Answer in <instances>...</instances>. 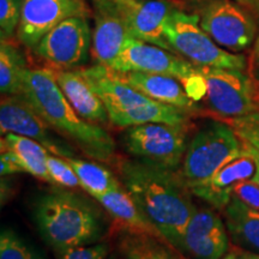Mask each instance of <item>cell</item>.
Instances as JSON below:
<instances>
[{"label":"cell","mask_w":259,"mask_h":259,"mask_svg":"<svg viewBox=\"0 0 259 259\" xmlns=\"http://www.w3.org/2000/svg\"><path fill=\"white\" fill-rule=\"evenodd\" d=\"M120 181L138 208L167 244L179 250L184 233L197 210L192 192L179 170L137 158L116 161Z\"/></svg>","instance_id":"6da1fadb"},{"label":"cell","mask_w":259,"mask_h":259,"mask_svg":"<svg viewBox=\"0 0 259 259\" xmlns=\"http://www.w3.org/2000/svg\"><path fill=\"white\" fill-rule=\"evenodd\" d=\"M23 96L52 130L70 139L82 153L99 162H111L116 145L108 131L77 114L61 92L54 70L28 69L24 74Z\"/></svg>","instance_id":"7a4b0ae2"},{"label":"cell","mask_w":259,"mask_h":259,"mask_svg":"<svg viewBox=\"0 0 259 259\" xmlns=\"http://www.w3.org/2000/svg\"><path fill=\"white\" fill-rule=\"evenodd\" d=\"M34 219L45 241L57 252L95 244L102 238V216L85 198L69 191L42 194Z\"/></svg>","instance_id":"3957f363"},{"label":"cell","mask_w":259,"mask_h":259,"mask_svg":"<svg viewBox=\"0 0 259 259\" xmlns=\"http://www.w3.org/2000/svg\"><path fill=\"white\" fill-rule=\"evenodd\" d=\"M79 71L102 100L109 121L118 127L147 122L190 125L191 113L150 99L119 79L112 69L96 64Z\"/></svg>","instance_id":"277c9868"},{"label":"cell","mask_w":259,"mask_h":259,"mask_svg":"<svg viewBox=\"0 0 259 259\" xmlns=\"http://www.w3.org/2000/svg\"><path fill=\"white\" fill-rule=\"evenodd\" d=\"M244 149V142L228 122L208 121L190 139L179 174L187 186L205 180L240 156Z\"/></svg>","instance_id":"5b68a950"},{"label":"cell","mask_w":259,"mask_h":259,"mask_svg":"<svg viewBox=\"0 0 259 259\" xmlns=\"http://www.w3.org/2000/svg\"><path fill=\"white\" fill-rule=\"evenodd\" d=\"M164 36L174 53L198 67L245 71V56L222 50L199 24V16L179 9L167 19Z\"/></svg>","instance_id":"8992f818"},{"label":"cell","mask_w":259,"mask_h":259,"mask_svg":"<svg viewBox=\"0 0 259 259\" xmlns=\"http://www.w3.org/2000/svg\"><path fill=\"white\" fill-rule=\"evenodd\" d=\"M190 125L147 122L126 130L125 150L134 158L178 171L189 145Z\"/></svg>","instance_id":"52a82bcc"},{"label":"cell","mask_w":259,"mask_h":259,"mask_svg":"<svg viewBox=\"0 0 259 259\" xmlns=\"http://www.w3.org/2000/svg\"><path fill=\"white\" fill-rule=\"evenodd\" d=\"M206 84L209 108L225 119L239 118L258 111L255 84L241 70L199 67Z\"/></svg>","instance_id":"ba28073f"},{"label":"cell","mask_w":259,"mask_h":259,"mask_svg":"<svg viewBox=\"0 0 259 259\" xmlns=\"http://www.w3.org/2000/svg\"><path fill=\"white\" fill-rule=\"evenodd\" d=\"M199 24L219 46L232 52L247 50L257 32L250 12L232 0L206 3L200 10Z\"/></svg>","instance_id":"9c48e42d"},{"label":"cell","mask_w":259,"mask_h":259,"mask_svg":"<svg viewBox=\"0 0 259 259\" xmlns=\"http://www.w3.org/2000/svg\"><path fill=\"white\" fill-rule=\"evenodd\" d=\"M92 35L85 17H70L47 32L34 50L56 70H70L88 59Z\"/></svg>","instance_id":"30bf717a"},{"label":"cell","mask_w":259,"mask_h":259,"mask_svg":"<svg viewBox=\"0 0 259 259\" xmlns=\"http://www.w3.org/2000/svg\"><path fill=\"white\" fill-rule=\"evenodd\" d=\"M52 127L32 108L23 96L3 95L0 102V131L2 136L12 134L24 136L44 145L51 154L60 157H73L69 144L59 141L52 134Z\"/></svg>","instance_id":"8fae6325"},{"label":"cell","mask_w":259,"mask_h":259,"mask_svg":"<svg viewBox=\"0 0 259 259\" xmlns=\"http://www.w3.org/2000/svg\"><path fill=\"white\" fill-rule=\"evenodd\" d=\"M119 72H148L171 76L181 80L196 73L198 66L185 58L155 45L131 38L111 67Z\"/></svg>","instance_id":"7c38bea8"},{"label":"cell","mask_w":259,"mask_h":259,"mask_svg":"<svg viewBox=\"0 0 259 259\" xmlns=\"http://www.w3.org/2000/svg\"><path fill=\"white\" fill-rule=\"evenodd\" d=\"M88 8L82 0H23L17 28L22 44L34 50L41 38L70 17H85Z\"/></svg>","instance_id":"4fadbf2b"},{"label":"cell","mask_w":259,"mask_h":259,"mask_svg":"<svg viewBox=\"0 0 259 259\" xmlns=\"http://www.w3.org/2000/svg\"><path fill=\"white\" fill-rule=\"evenodd\" d=\"M95 25L90 54L96 64L111 69L132 34L122 9L111 0H94Z\"/></svg>","instance_id":"5bb4252c"},{"label":"cell","mask_w":259,"mask_h":259,"mask_svg":"<svg viewBox=\"0 0 259 259\" xmlns=\"http://www.w3.org/2000/svg\"><path fill=\"white\" fill-rule=\"evenodd\" d=\"M180 252L190 259H221L229 251V236L213 208L197 209L184 233Z\"/></svg>","instance_id":"9a60e30c"},{"label":"cell","mask_w":259,"mask_h":259,"mask_svg":"<svg viewBox=\"0 0 259 259\" xmlns=\"http://www.w3.org/2000/svg\"><path fill=\"white\" fill-rule=\"evenodd\" d=\"M254 173L255 162L245 148L240 156L227 162L208 179L190 184L189 187L193 196L208 203L215 210L223 211L231 202L236 185L252 179Z\"/></svg>","instance_id":"2e32d148"},{"label":"cell","mask_w":259,"mask_h":259,"mask_svg":"<svg viewBox=\"0 0 259 259\" xmlns=\"http://www.w3.org/2000/svg\"><path fill=\"white\" fill-rule=\"evenodd\" d=\"M120 8L127 21L132 37L173 52L164 36V27L168 17L179 10L177 3L173 0H145Z\"/></svg>","instance_id":"e0dca14e"},{"label":"cell","mask_w":259,"mask_h":259,"mask_svg":"<svg viewBox=\"0 0 259 259\" xmlns=\"http://www.w3.org/2000/svg\"><path fill=\"white\" fill-rule=\"evenodd\" d=\"M114 73L122 82L130 84L155 101L174 106L191 114L198 112V107L187 95L183 84L174 77L166 74L137 72V71H130V72L114 71Z\"/></svg>","instance_id":"ac0fdd59"},{"label":"cell","mask_w":259,"mask_h":259,"mask_svg":"<svg viewBox=\"0 0 259 259\" xmlns=\"http://www.w3.org/2000/svg\"><path fill=\"white\" fill-rule=\"evenodd\" d=\"M54 74L61 92L80 118L97 125L109 121L102 100L79 70H54Z\"/></svg>","instance_id":"d6986e66"},{"label":"cell","mask_w":259,"mask_h":259,"mask_svg":"<svg viewBox=\"0 0 259 259\" xmlns=\"http://www.w3.org/2000/svg\"><path fill=\"white\" fill-rule=\"evenodd\" d=\"M125 231L143 233L166 242L161 233L143 215L124 187L93 197ZM167 244V242H166Z\"/></svg>","instance_id":"ffe728a7"},{"label":"cell","mask_w":259,"mask_h":259,"mask_svg":"<svg viewBox=\"0 0 259 259\" xmlns=\"http://www.w3.org/2000/svg\"><path fill=\"white\" fill-rule=\"evenodd\" d=\"M223 218L233 244L241 250L259 254V211L233 196L223 209Z\"/></svg>","instance_id":"44dd1931"},{"label":"cell","mask_w":259,"mask_h":259,"mask_svg":"<svg viewBox=\"0 0 259 259\" xmlns=\"http://www.w3.org/2000/svg\"><path fill=\"white\" fill-rule=\"evenodd\" d=\"M2 148L11 151L25 173L36 179L51 183L47 168L50 151L34 139L10 132L3 136Z\"/></svg>","instance_id":"7402d4cb"},{"label":"cell","mask_w":259,"mask_h":259,"mask_svg":"<svg viewBox=\"0 0 259 259\" xmlns=\"http://www.w3.org/2000/svg\"><path fill=\"white\" fill-rule=\"evenodd\" d=\"M65 158L76 171L82 189L85 190L92 197L124 187L121 181L118 180V178L111 170L96 162L85 161L76 156Z\"/></svg>","instance_id":"603a6c76"},{"label":"cell","mask_w":259,"mask_h":259,"mask_svg":"<svg viewBox=\"0 0 259 259\" xmlns=\"http://www.w3.org/2000/svg\"><path fill=\"white\" fill-rule=\"evenodd\" d=\"M28 67L22 52L10 40L0 44V90L3 95H21Z\"/></svg>","instance_id":"cb8c5ba5"},{"label":"cell","mask_w":259,"mask_h":259,"mask_svg":"<svg viewBox=\"0 0 259 259\" xmlns=\"http://www.w3.org/2000/svg\"><path fill=\"white\" fill-rule=\"evenodd\" d=\"M118 247L125 259H178L168 251L164 241L143 233L124 231Z\"/></svg>","instance_id":"d4e9b609"},{"label":"cell","mask_w":259,"mask_h":259,"mask_svg":"<svg viewBox=\"0 0 259 259\" xmlns=\"http://www.w3.org/2000/svg\"><path fill=\"white\" fill-rule=\"evenodd\" d=\"M0 259H44L28 242L12 229H3L0 234Z\"/></svg>","instance_id":"484cf974"},{"label":"cell","mask_w":259,"mask_h":259,"mask_svg":"<svg viewBox=\"0 0 259 259\" xmlns=\"http://www.w3.org/2000/svg\"><path fill=\"white\" fill-rule=\"evenodd\" d=\"M47 168L50 173L51 184L66 189H77L80 186V181L72 166L66 158L50 154L47 158Z\"/></svg>","instance_id":"4316f807"},{"label":"cell","mask_w":259,"mask_h":259,"mask_svg":"<svg viewBox=\"0 0 259 259\" xmlns=\"http://www.w3.org/2000/svg\"><path fill=\"white\" fill-rule=\"evenodd\" d=\"M234 128L236 135L245 144L254 148L259 153V111H254L239 118L225 119Z\"/></svg>","instance_id":"83f0119b"},{"label":"cell","mask_w":259,"mask_h":259,"mask_svg":"<svg viewBox=\"0 0 259 259\" xmlns=\"http://www.w3.org/2000/svg\"><path fill=\"white\" fill-rule=\"evenodd\" d=\"M23 0H0V34L2 40H10L17 31Z\"/></svg>","instance_id":"f1b7e54d"},{"label":"cell","mask_w":259,"mask_h":259,"mask_svg":"<svg viewBox=\"0 0 259 259\" xmlns=\"http://www.w3.org/2000/svg\"><path fill=\"white\" fill-rule=\"evenodd\" d=\"M108 245L105 242L93 244L79 247L67 248L58 252V259H107Z\"/></svg>","instance_id":"f546056e"},{"label":"cell","mask_w":259,"mask_h":259,"mask_svg":"<svg viewBox=\"0 0 259 259\" xmlns=\"http://www.w3.org/2000/svg\"><path fill=\"white\" fill-rule=\"evenodd\" d=\"M233 196L240 199L250 208L259 211V185L253 180H245L238 184L233 192Z\"/></svg>","instance_id":"4dcf8cb0"},{"label":"cell","mask_w":259,"mask_h":259,"mask_svg":"<svg viewBox=\"0 0 259 259\" xmlns=\"http://www.w3.org/2000/svg\"><path fill=\"white\" fill-rule=\"evenodd\" d=\"M181 84H183L186 94L189 95V97L192 101H200V100L205 97L206 84L203 74L200 73L199 67L196 73L191 74V76L187 77L186 79L181 80Z\"/></svg>","instance_id":"1f68e13d"},{"label":"cell","mask_w":259,"mask_h":259,"mask_svg":"<svg viewBox=\"0 0 259 259\" xmlns=\"http://www.w3.org/2000/svg\"><path fill=\"white\" fill-rule=\"evenodd\" d=\"M0 171L2 176H11V174L23 173V169L19 166L18 161L16 160L14 154L8 149L2 148V157H0Z\"/></svg>","instance_id":"d6a6232c"},{"label":"cell","mask_w":259,"mask_h":259,"mask_svg":"<svg viewBox=\"0 0 259 259\" xmlns=\"http://www.w3.org/2000/svg\"><path fill=\"white\" fill-rule=\"evenodd\" d=\"M245 148L247 149V151L251 154V156L253 157V160L255 162V173H254V176H253V178H252L251 180H253L255 184H258V185H259V153H258L257 150H255L254 148H252V147H250V145H247V144H245Z\"/></svg>","instance_id":"836d02e7"},{"label":"cell","mask_w":259,"mask_h":259,"mask_svg":"<svg viewBox=\"0 0 259 259\" xmlns=\"http://www.w3.org/2000/svg\"><path fill=\"white\" fill-rule=\"evenodd\" d=\"M221 259H246V253L244 250L239 247H233Z\"/></svg>","instance_id":"e575fe53"},{"label":"cell","mask_w":259,"mask_h":259,"mask_svg":"<svg viewBox=\"0 0 259 259\" xmlns=\"http://www.w3.org/2000/svg\"><path fill=\"white\" fill-rule=\"evenodd\" d=\"M111 2H114L118 5H120V6H127V5L137 4V3L145 2V0H111Z\"/></svg>","instance_id":"d590c367"},{"label":"cell","mask_w":259,"mask_h":259,"mask_svg":"<svg viewBox=\"0 0 259 259\" xmlns=\"http://www.w3.org/2000/svg\"><path fill=\"white\" fill-rule=\"evenodd\" d=\"M253 60L255 65L258 66L259 69V36L257 37V40H255V44H254V50H253Z\"/></svg>","instance_id":"8d00e7d4"},{"label":"cell","mask_w":259,"mask_h":259,"mask_svg":"<svg viewBox=\"0 0 259 259\" xmlns=\"http://www.w3.org/2000/svg\"><path fill=\"white\" fill-rule=\"evenodd\" d=\"M238 3H240L242 5L247 6H255V8L259 9V0H236Z\"/></svg>","instance_id":"74e56055"},{"label":"cell","mask_w":259,"mask_h":259,"mask_svg":"<svg viewBox=\"0 0 259 259\" xmlns=\"http://www.w3.org/2000/svg\"><path fill=\"white\" fill-rule=\"evenodd\" d=\"M254 84H255V103H257L258 111H259V82Z\"/></svg>","instance_id":"f35d334b"},{"label":"cell","mask_w":259,"mask_h":259,"mask_svg":"<svg viewBox=\"0 0 259 259\" xmlns=\"http://www.w3.org/2000/svg\"><path fill=\"white\" fill-rule=\"evenodd\" d=\"M246 253V259H259V254L257 253H252V252H247L245 251Z\"/></svg>","instance_id":"ab89813d"},{"label":"cell","mask_w":259,"mask_h":259,"mask_svg":"<svg viewBox=\"0 0 259 259\" xmlns=\"http://www.w3.org/2000/svg\"><path fill=\"white\" fill-rule=\"evenodd\" d=\"M107 259H115V258L113 257V255H111V257H108V258H107Z\"/></svg>","instance_id":"60d3db41"}]
</instances>
